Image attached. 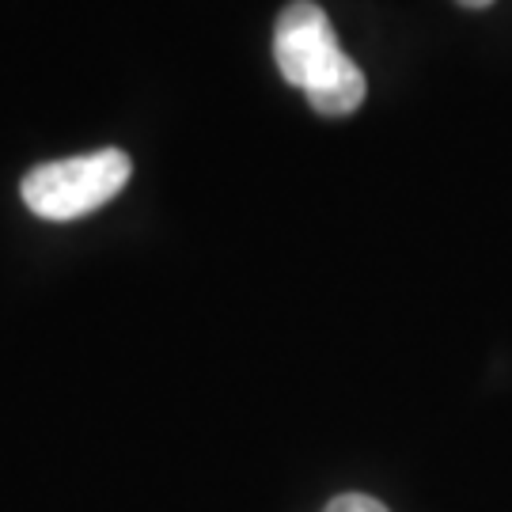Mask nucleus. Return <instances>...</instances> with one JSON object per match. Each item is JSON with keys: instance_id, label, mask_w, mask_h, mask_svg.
<instances>
[{"instance_id": "nucleus-1", "label": "nucleus", "mask_w": 512, "mask_h": 512, "mask_svg": "<svg viewBox=\"0 0 512 512\" xmlns=\"http://www.w3.org/2000/svg\"><path fill=\"white\" fill-rule=\"evenodd\" d=\"M274 61L281 76L308 95L311 110L323 118H342L365 103L368 80L349 61L315 0H293L274 27Z\"/></svg>"}, {"instance_id": "nucleus-2", "label": "nucleus", "mask_w": 512, "mask_h": 512, "mask_svg": "<svg viewBox=\"0 0 512 512\" xmlns=\"http://www.w3.org/2000/svg\"><path fill=\"white\" fill-rule=\"evenodd\" d=\"M129 156L122 148H99L88 156H69L38 164L23 175L19 194L27 209L42 220H76L103 209L129 183Z\"/></svg>"}, {"instance_id": "nucleus-3", "label": "nucleus", "mask_w": 512, "mask_h": 512, "mask_svg": "<svg viewBox=\"0 0 512 512\" xmlns=\"http://www.w3.org/2000/svg\"><path fill=\"white\" fill-rule=\"evenodd\" d=\"M323 512H387L376 497H365V494H342L334 497Z\"/></svg>"}, {"instance_id": "nucleus-4", "label": "nucleus", "mask_w": 512, "mask_h": 512, "mask_svg": "<svg viewBox=\"0 0 512 512\" xmlns=\"http://www.w3.org/2000/svg\"><path fill=\"white\" fill-rule=\"evenodd\" d=\"M456 4H463V8H490L494 0H456Z\"/></svg>"}]
</instances>
